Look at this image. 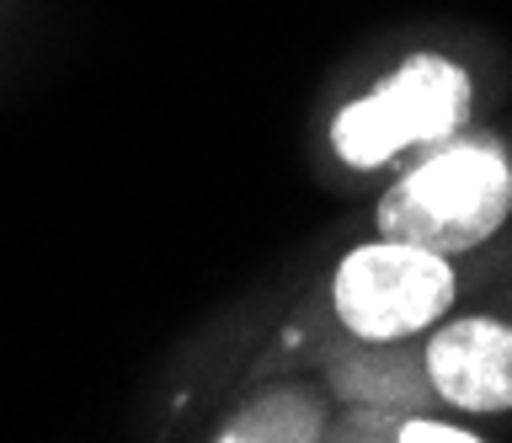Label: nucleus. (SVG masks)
<instances>
[{"label":"nucleus","instance_id":"f257e3e1","mask_svg":"<svg viewBox=\"0 0 512 443\" xmlns=\"http://www.w3.org/2000/svg\"><path fill=\"white\" fill-rule=\"evenodd\" d=\"M512 214V166L496 145H454L400 177L379 203V235L438 257L491 241Z\"/></svg>","mask_w":512,"mask_h":443},{"label":"nucleus","instance_id":"f03ea898","mask_svg":"<svg viewBox=\"0 0 512 443\" xmlns=\"http://www.w3.org/2000/svg\"><path fill=\"white\" fill-rule=\"evenodd\" d=\"M464 107H470V75L438 54H416L363 102L342 107V118L331 123V139L347 166H379L406 145L448 139L459 129Z\"/></svg>","mask_w":512,"mask_h":443},{"label":"nucleus","instance_id":"7ed1b4c3","mask_svg":"<svg viewBox=\"0 0 512 443\" xmlns=\"http://www.w3.org/2000/svg\"><path fill=\"white\" fill-rule=\"evenodd\" d=\"M331 299L347 331L363 342H395L411 331L432 326L454 299V273L438 251L406 246V241H379L358 246L336 267Z\"/></svg>","mask_w":512,"mask_h":443},{"label":"nucleus","instance_id":"20e7f679","mask_svg":"<svg viewBox=\"0 0 512 443\" xmlns=\"http://www.w3.org/2000/svg\"><path fill=\"white\" fill-rule=\"evenodd\" d=\"M427 379L448 406L507 411L512 406V326L454 321L427 347Z\"/></svg>","mask_w":512,"mask_h":443},{"label":"nucleus","instance_id":"39448f33","mask_svg":"<svg viewBox=\"0 0 512 443\" xmlns=\"http://www.w3.org/2000/svg\"><path fill=\"white\" fill-rule=\"evenodd\" d=\"M219 438L224 443H304V438H320V411L304 395L278 390L267 401L246 406Z\"/></svg>","mask_w":512,"mask_h":443},{"label":"nucleus","instance_id":"423d86ee","mask_svg":"<svg viewBox=\"0 0 512 443\" xmlns=\"http://www.w3.org/2000/svg\"><path fill=\"white\" fill-rule=\"evenodd\" d=\"M395 438H406V443H475V433H464V427H448V422H406Z\"/></svg>","mask_w":512,"mask_h":443}]
</instances>
